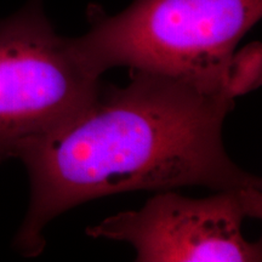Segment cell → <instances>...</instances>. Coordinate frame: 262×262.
<instances>
[{
    "instance_id": "obj_3",
    "label": "cell",
    "mask_w": 262,
    "mask_h": 262,
    "mask_svg": "<svg viewBox=\"0 0 262 262\" xmlns=\"http://www.w3.org/2000/svg\"><path fill=\"white\" fill-rule=\"evenodd\" d=\"M100 84L55 31L42 0L0 18V163L75 116Z\"/></svg>"
},
{
    "instance_id": "obj_4",
    "label": "cell",
    "mask_w": 262,
    "mask_h": 262,
    "mask_svg": "<svg viewBox=\"0 0 262 262\" xmlns=\"http://www.w3.org/2000/svg\"><path fill=\"white\" fill-rule=\"evenodd\" d=\"M261 214V188L219 191L199 199L166 189L140 210L119 212L88 227L86 234L126 242L139 262H256L261 243L248 242L242 225Z\"/></svg>"
},
{
    "instance_id": "obj_2",
    "label": "cell",
    "mask_w": 262,
    "mask_h": 262,
    "mask_svg": "<svg viewBox=\"0 0 262 262\" xmlns=\"http://www.w3.org/2000/svg\"><path fill=\"white\" fill-rule=\"evenodd\" d=\"M261 15L262 0H134L116 15L91 4L89 29L70 47L94 78L123 66L220 94L226 64Z\"/></svg>"
},
{
    "instance_id": "obj_5",
    "label": "cell",
    "mask_w": 262,
    "mask_h": 262,
    "mask_svg": "<svg viewBox=\"0 0 262 262\" xmlns=\"http://www.w3.org/2000/svg\"><path fill=\"white\" fill-rule=\"evenodd\" d=\"M262 83V45L250 42L235 50L222 74L220 94L228 100L256 90Z\"/></svg>"
},
{
    "instance_id": "obj_1",
    "label": "cell",
    "mask_w": 262,
    "mask_h": 262,
    "mask_svg": "<svg viewBox=\"0 0 262 262\" xmlns=\"http://www.w3.org/2000/svg\"><path fill=\"white\" fill-rule=\"evenodd\" d=\"M130 73L124 88L101 81L79 112L18 155L31 183L14 241L25 257L42 253L49 222L100 196L182 186L261 188V180L232 162L222 142L233 100L175 78Z\"/></svg>"
}]
</instances>
